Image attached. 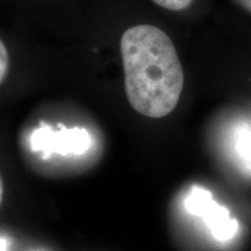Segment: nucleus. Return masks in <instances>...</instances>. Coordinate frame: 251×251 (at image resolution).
Listing matches in <instances>:
<instances>
[{
    "label": "nucleus",
    "instance_id": "6",
    "mask_svg": "<svg viewBox=\"0 0 251 251\" xmlns=\"http://www.w3.org/2000/svg\"><path fill=\"white\" fill-rule=\"evenodd\" d=\"M0 58H1V62H0V80L4 81L8 67V54L4 46V42L0 43Z\"/></svg>",
    "mask_w": 251,
    "mask_h": 251
},
{
    "label": "nucleus",
    "instance_id": "5",
    "mask_svg": "<svg viewBox=\"0 0 251 251\" xmlns=\"http://www.w3.org/2000/svg\"><path fill=\"white\" fill-rule=\"evenodd\" d=\"M155 4L170 11H181L192 4L193 0H152Z\"/></svg>",
    "mask_w": 251,
    "mask_h": 251
},
{
    "label": "nucleus",
    "instance_id": "4",
    "mask_svg": "<svg viewBox=\"0 0 251 251\" xmlns=\"http://www.w3.org/2000/svg\"><path fill=\"white\" fill-rule=\"evenodd\" d=\"M234 147L243 164L251 170V129L248 127L238 128L235 131Z\"/></svg>",
    "mask_w": 251,
    "mask_h": 251
},
{
    "label": "nucleus",
    "instance_id": "2",
    "mask_svg": "<svg viewBox=\"0 0 251 251\" xmlns=\"http://www.w3.org/2000/svg\"><path fill=\"white\" fill-rule=\"evenodd\" d=\"M188 213L201 216L211 234L219 241L231 240L238 231L237 220L230 216L226 207L213 200L212 193L202 187L194 186L185 199Z\"/></svg>",
    "mask_w": 251,
    "mask_h": 251
},
{
    "label": "nucleus",
    "instance_id": "1",
    "mask_svg": "<svg viewBox=\"0 0 251 251\" xmlns=\"http://www.w3.org/2000/svg\"><path fill=\"white\" fill-rule=\"evenodd\" d=\"M120 50L131 107L153 119L170 114L184 87L183 68L170 37L158 27L137 25L122 34Z\"/></svg>",
    "mask_w": 251,
    "mask_h": 251
},
{
    "label": "nucleus",
    "instance_id": "3",
    "mask_svg": "<svg viewBox=\"0 0 251 251\" xmlns=\"http://www.w3.org/2000/svg\"><path fill=\"white\" fill-rule=\"evenodd\" d=\"M91 146V136L84 128H71L59 126L58 130H54L48 126L41 124L30 136V147L34 151L42 152L48 157L51 153L59 155H80Z\"/></svg>",
    "mask_w": 251,
    "mask_h": 251
},
{
    "label": "nucleus",
    "instance_id": "7",
    "mask_svg": "<svg viewBox=\"0 0 251 251\" xmlns=\"http://www.w3.org/2000/svg\"><path fill=\"white\" fill-rule=\"evenodd\" d=\"M236 4L251 13V0H234Z\"/></svg>",
    "mask_w": 251,
    "mask_h": 251
},
{
    "label": "nucleus",
    "instance_id": "8",
    "mask_svg": "<svg viewBox=\"0 0 251 251\" xmlns=\"http://www.w3.org/2000/svg\"><path fill=\"white\" fill-rule=\"evenodd\" d=\"M6 248H4V241L1 240V251H5Z\"/></svg>",
    "mask_w": 251,
    "mask_h": 251
}]
</instances>
